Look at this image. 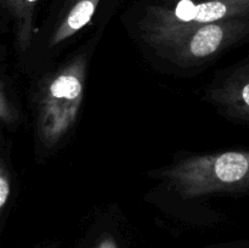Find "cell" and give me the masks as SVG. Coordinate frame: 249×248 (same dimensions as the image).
I'll return each mask as SVG.
<instances>
[{
    "label": "cell",
    "instance_id": "ba28073f",
    "mask_svg": "<svg viewBox=\"0 0 249 248\" xmlns=\"http://www.w3.org/2000/svg\"><path fill=\"white\" fill-rule=\"evenodd\" d=\"M96 248H117V243L111 236H107L101 240V242L97 245Z\"/></svg>",
    "mask_w": 249,
    "mask_h": 248
},
{
    "label": "cell",
    "instance_id": "277c9868",
    "mask_svg": "<svg viewBox=\"0 0 249 248\" xmlns=\"http://www.w3.org/2000/svg\"><path fill=\"white\" fill-rule=\"evenodd\" d=\"M242 27L243 24L237 21H219L204 24L178 39L164 51L169 53L180 65L206 60L233 43L242 32Z\"/></svg>",
    "mask_w": 249,
    "mask_h": 248
},
{
    "label": "cell",
    "instance_id": "9c48e42d",
    "mask_svg": "<svg viewBox=\"0 0 249 248\" xmlns=\"http://www.w3.org/2000/svg\"><path fill=\"white\" fill-rule=\"evenodd\" d=\"M220 1H228V2H238V4H246V5H249V0H220Z\"/></svg>",
    "mask_w": 249,
    "mask_h": 248
},
{
    "label": "cell",
    "instance_id": "7a4b0ae2",
    "mask_svg": "<svg viewBox=\"0 0 249 248\" xmlns=\"http://www.w3.org/2000/svg\"><path fill=\"white\" fill-rule=\"evenodd\" d=\"M87 80V57L79 55L56 71L45 85L39 128L44 142L55 146L74 125L82 107Z\"/></svg>",
    "mask_w": 249,
    "mask_h": 248
},
{
    "label": "cell",
    "instance_id": "3957f363",
    "mask_svg": "<svg viewBox=\"0 0 249 248\" xmlns=\"http://www.w3.org/2000/svg\"><path fill=\"white\" fill-rule=\"evenodd\" d=\"M249 5L206 0L195 4L180 0L173 10H153L146 22V39L153 48L165 50L198 27L242 15Z\"/></svg>",
    "mask_w": 249,
    "mask_h": 248
},
{
    "label": "cell",
    "instance_id": "5b68a950",
    "mask_svg": "<svg viewBox=\"0 0 249 248\" xmlns=\"http://www.w3.org/2000/svg\"><path fill=\"white\" fill-rule=\"evenodd\" d=\"M216 102L240 116H249V70H240L214 94Z\"/></svg>",
    "mask_w": 249,
    "mask_h": 248
},
{
    "label": "cell",
    "instance_id": "30bf717a",
    "mask_svg": "<svg viewBox=\"0 0 249 248\" xmlns=\"http://www.w3.org/2000/svg\"><path fill=\"white\" fill-rule=\"evenodd\" d=\"M23 1L26 5H32V4H34L36 1H38V0H23Z\"/></svg>",
    "mask_w": 249,
    "mask_h": 248
},
{
    "label": "cell",
    "instance_id": "52a82bcc",
    "mask_svg": "<svg viewBox=\"0 0 249 248\" xmlns=\"http://www.w3.org/2000/svg\"><path fill=\"white\" fill-rule=\"evenodd\" d=\"M10 194V186L9 182L6 181V179L2 177H0V208L5 204L7 197Z\"/></svg>",
    "mask_w": 249,
    "mask_h": 248
},
{
    "label": "cell",
    "instance_id": "8992f818",
    "mask_svg": "<svg viewBox=\"0 0 249 248\" xmlns=\"http://www.w3.org/2000/svg\"><path fill=\"white\" fill-rule=\"evenodd\" d=\"M96 9V0H79L71 9L51 39V46H57L87 26Z\"/></svg>",
    "mask_w": 249,
    "mask_h": 248
},
{
    "label": "cell",
    "instance_id": "6da1fadb",
    "mask_svg": "<svg viewBox=\"0 0 249 248\" xmlns=\"http://www.w3.org/2000/svg\"><path fill=\"white\" fill-rule=\"evenodd\" d=\"M160 175L185 198L243 189L249 186V151L191 156Z\"/></svg>",
    "mask_w": 249,
    "mask_h": 248
}]
</instances>
